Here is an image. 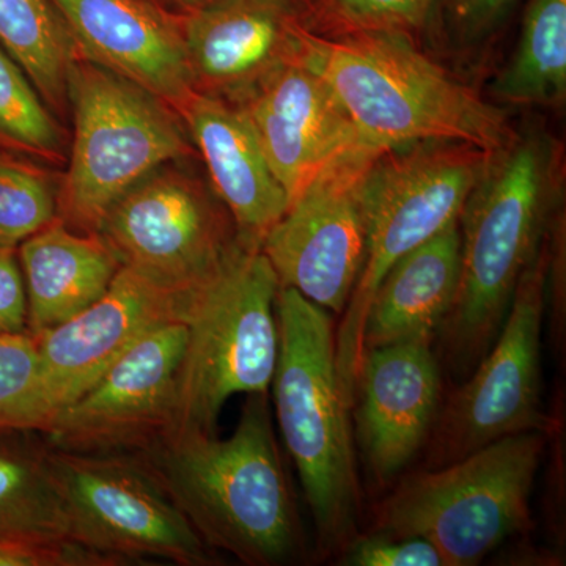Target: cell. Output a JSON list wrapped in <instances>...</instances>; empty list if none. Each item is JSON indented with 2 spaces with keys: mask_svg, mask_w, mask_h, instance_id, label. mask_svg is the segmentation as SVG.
I'll return each instance as SVG.
<instances>
[{
  "mask_svg": "<svg viewBox=\"0 0 566 566\" xmlns=\"http://www.w3.org/2000/svg\"><path fill=\"white\" fill-rule=\"evenodd\" d=\"M560 144L532 128L491 153L465 200L460 227V282L439 329L450 374L468 378L494 344L517 283L558 222Z\"/></svg>",
  "mask_w": 566,
  "mask_h": 566,
  "instance_id": "cell-1",
  "label": "cell"
},
{
  "mask_svg": "<svg viewBox=\"0 0 566 566\" xmlns=\"http://www.w3.org/2000/svg\"><path fill=\"white\" fill-rule=\"evenodd\" d=\"M245 397L230 438L172 430L134 455L214 553L248 566L293 565L304 556V531L270 395Z\"/></svg>",
  "mask_w": 566,
  "mask_h": 566,
  "instance_id": "cell-2",
  "label": "cell"
},
{
  "mask_svg": "<svg viewBox=\"0 0 566 566\" xmlns=\"http://www.w3.org/2000/svg\"><path fill=\"white\" fill-rule=\"evenodd\" d=\"M304 54L368 144L461 142L495 151L512 136L504 111L417 50L401 32L319 35L305 28Z\"/></svg>",
  "mask_w": 566,
  "mask_h": 566,
  "instance_id": "cell-3",
  "label": "cell"
},
{
  "mask_svg": "<svg viewBox=\"0 0 566 566\" xmlns=\"http://www.w3.org/2000/svg\"><path fill=\"white\" fill-rule=\"evenodd\" d=\"M279 356L271 397L286 452L314 517L319 556L340 554L359 535L360 485L329 311L292 289L275 301Z\"/></svg>",
  "mask_w": 566,
  "mask_h": 566,
  "instance_id": "cell-4",
  "label": "cell"
},
{
  "mask_svg": "<svg viewBox=\"0 0 566 566\" xmlns=\"http://www.w3.org/2000/svg\"><path fill=\"white\" fill-rule=\"evenodd\" d=\"M545 433L505 436L461 460L406 476L382 502L375 532L427 539L442 566H474L531 527Z\"/></svg>",
  "mask_w": 566,
  "mask_h": 566,
  "instance_id": "cell-5",
  "label": "cell"
},
{
  "mask_svg": "<svg viewBox=\"0 0 566 566\" xmlns=\"http://www.w3.org/2000/svg\"><path fill=\"white\" fill-rule=\"evenodd\" d=\"M69 102L73 137L59 216L76 232L96 233L111 205L136 182L197 153L169 104L82 54L71 65Z\"/></svg>",
  "mask_w": 566,
  "mask_h": 566,
  "instance_id": "cell-6",
  "label": "cell"
},
{
  "mask_svg": "<svg viewBox=\"0 0 566 566\" xmlns=\"http://www.w3.org/2000/svg\"><path fill=\"white\" fill-rule=\"evenodd\" d=\"M491 153L461 142H417L376 156L364 182L367 256L335 329L342 392L353 406L363 331L376 286L401 256L460 219Z\"/></svg>",
  "mask_w": 566,
  "mask_h": 566,
  "instance_id": "cell-7",
  "label": "cell"
},
{
  "mask_svg": "<svg viewBox=\"0 0 566 566\" xmlns=\"http://www.w3.org/2000/svg\"><path fill=\"white\" fill-rule=\"evenodd\" d=\"M279 289L264 253L240 244L193 292L174 430L218 433L223 406L234 395H270L279 356Z\"/></svg>",
  "mask_w": 566,
  "mask_h": 566,
  "instance_id": "cell-8",
  "label": "cell"
},
{
  "mask_svg": "<svg viewBox=\"0 0 566 566\" xmlns=\"http://www.w3.org/2000/svg\"><path fill=\"white\" fill-rule=\"evenodd\" d=\"M553 252L549 234L517 283L494 344L439 412L427 469L453 463L505 436L553 431L543 411L539 367Z\"/></svg>",
  "mask_w": 566,
  "mask_h": 566,
  "instance_id": "cell-9",
  "label": "cell"
},
{
  "mask_svg": "<svg viewBox=\"0 0 566 566\" xmlns=\"http://www.w3.org/2000/svg\"><path fill=\"white\" fill-rule=\"evenodd\" d=\"M186 161L142 178L111 205L96 230L122 268L180 294L207 285L240 245L210 181Z\"/></svg>",
  "mask_w": 566,
  "mask_h": 566,
  "instance_id": "cell-10",
  "label": "cell"
},
{
  "mask_svg": "<svg viewBox=\"0 0 566 566\" xmlns=\"http://www.w3.org/2000/svg\"><path fill=\"white\" fill-rule=\"evenodd\" d=\"M50 460L73 542L122 566L144 558L222 565L134 453L93 455L51 447Z\"/></svg>",
  "mask_w": 566,
  "mask_h": 566,
  "instance_id": "cell-11",
  "label": "cell"
},
{
  "mask_svg": "<svg viewBox=\"0 0 566 566\" xmlns=\"http://www.w3.org/2000/svg\"><path fill=\"white\" fill-rule=\"evenodd\" d=\"M381 148L349 153L323 170L264 238L262 251L281 289L342 314L367 256L364 182Z\"/></svg>",
  "mask_w": 566,
  "mask_h": 566,
  "instance_id": "cell-12",
  "label": "cell"
},
{
  "mask_svg": "<svg viewBox=\"0 0 566 566\" xmlns=\"http://www.w3.org/2000/svg\"><path fill=\"white\" fill-rule=\"evenodd\" d=\"M186 323H169L133 345L41 434L52 449L71 453H137L177 424L178 375Z\"/></svg>",
  "mask_w": 566,
  "mask_h": 566,
  "instance_id": "cell-13",
  "label": "cell"
},
{
  "mask_svg": "<svg viewBox=\"0 0 566 566\" xmlns=\"http://www.w3.org/2000/svg\"><path fill=\"white\" fill-rule=\"evenodd\" d=\"M192 293L180 294L122 268L91 307L41 335L40 430L95 385L144 335L186 323Z\"/></svg>",
  "mask_w": 566,
  "mask_h": 566,
  "instance_id": "cell-14",
  "label": "cell"
},
{
  "mask_svg": "<svg viewBox=\"0 0 566 566\" xmlns=\"http://www.w3.org/2000/svg\"><path fill=\"white\" fill-rule=\"evenodd\" d=\"M234 104L251 122L290 203L331 164L360 148L374 147L357 132L333 88L304 52Z\"/></svg>",
  "mask_w": 566,
  "mask_h": 566,
  "instance_id": "cell-15",
  "label": "cell"
},
{
  "mask_svg": "<svg viewBox=\"0 0 566 566\" xmlns=\"http://www.w3.org/2000/svg\"><path fill=\"white\" fill-rule=\"evenodd\" d=\"M441 363L433 345L405 342L365 349L352 415L354 441L379 486L415 461L441 405Z\"/></svg>",
  "mask_w": 566,
  "mask_h": 566,
  "instance_id": "cell-16",
  "label": "cell"
},
{
  "mask_svg": "<svg viewBox=\"0 0 566 566\" xmlns=\"http://www.w3.org/2000/svg\"><path fill=\"white\" fill-rule=\"evenodd\" d=\"M181 22L193 92L230 103L304 52L292 0H230Z\"/></svg>",
  "mask_w": 566,
  "mask_h": 566,
  "instance_id": "cell-17",
  "label": "cell"
},
{
  "mask_svg": "<svg viewBox=\"0 0 566 566\" xmlns=\"http://www.w3.org/2000/svg\"><path fill=\"white\" fill-rule=\"evenodd\" d=\"M81 54L180 114L193 95L181 18L151 0H50Z\"/></svg>",
  "mask_w": 566,
  "mask_h": 566,
  "instance_id": "cell-18",
  "label": "cell"
},
{
  "mask_svg": "<svg viewBox=\"0 0 566 566\" xmlns=\"http://www.w3.org/2000/svg\"><path fill=\"white\" fill-rule=\"evenodd\" d=\"M180 117L202 156L212 191L232 218L238 241L260 251L290 200L251 122L238 104L202 93H193Z\"/></svg>",
  "mask_w": 566,
  "mask_h": 566,
  "instance_id": "cell-19",
  "label": "cell"
},
{
  "mask_svg": "<svg viewBox=\"0 0 566 566\" xmlns=\"http://www.w3.org/2000/svg\"><path fill=\"white\" fill-rule=\"evenodd\" d=\"M460 243L457 221L387 271L365 315L364 352L405 342L434 344L455 301Z\"/></svg>",
  "mask_w": 566,
  "mask_h": 566,
  "instance_id": "cell-20",
  "label": "cell"
},
{
  "mask_svg": "<svg viewBox=\"0 0 566 566\" xmlns=\"http://www.w3.org/2000/svg\"><path fill=\"white\" fill-rule=\"evenodd\" d=\"M18 260L28 297V331L35 337L91 307L122 270L98 234L76 232L62 221L18 245Z\"/></svg>",
  "mask_w": 566,
  "mask_h": 566,
  "instance_id": "cell-21",
  "label": "cell"
},
{
  "mask_svg": "<svg viewBox=\"0 0 566 566\" xmlns=\"http://www.w3.org/2000/svg\"><path fill=\"white\" fill-rule=\"evenodd\" d=\"M51 447L29 428H0V538H70Z\"/></svg>",
  "mask_w": 566,
  "mask_h": 566,
  "instance_id": "cell-22",
  "label": "cell"
},
{
  "mask_svg": "<svg viewBox=\"0 0 566 566\" xmlns=\"http://www.w3.org/2000/svg\"><path fill=\"white\" fill-rule=\"evenodd\" d=\"M495 102L562 107L566 99V0H531L516 50L491 82Z\"/></svg>",
  "mask_w": 566,
  "mask_h": 566,
  "instance_id": "cell-23",
  "label": "cell"
},
{
  "mask_svg": "<svg viewBox=\"0 0 566 566\" xmlns=\"http://www.w3.org/2000/svg\"><path fill=\"white\" fill-rule=\"evenodd\" d=\"M0 46L24 70L52 112L65 118L70 70L81 51L50 0H0Z\"/></svg>",
  "mask_w": 566,
  "mask_h": 566,
  "instance_id": "cell-24",
  "label": "cell"
},
{
  "mask_svg": "<svg viewBox=\"0 0 566 566\" xmlns=\"http://www.w3.org/2000/svg\"><path fill=\"white\" fill-rule=\"evenodd\" d=\"M70 140L61 118L0 46V153L50 167L65 166Z\"/></svg>",
  "mask_w": 566,
  "mask_h": 566,
  "instance_id": "cell-25",
  "label": "cell"
},
{
  "mask_svg": "<svg viewBox=\"0 0 566 566\" xmlns=\"http://www.w3.org/2000/svg\"><path fill=\"white\" fill-rule=\"evenodd\" d=\"M61 182L50 166L0 153V248L18 249L61 221Z\"/></svg>",
  "mask_w": 566,
  "mask_h": 566,
  "instance_id": "cell-26",
  "label": "cell"
},
{
  "mask_svg": "<svg viewBox=\"0 0 566 566\" xmlns=\"http://www.w3.org/2000/svg\"><path fill=\"white\" fill-rule=\"evenodd\" d=\"M436 0H316L312 20L319 35L401 32L411 35L427 24Z\"/></svg>",
  "mask_w": 566,
  "mask_h": 566,
  "instance_id": "cell-27",
  "label": "cell"
},
{
  "mask_svg": "<svg viewBox=\"0 0 566 566\" xmlns=\"http://www.w3.org/2000/svg\"><path fill=\"white\" fill-rule=\"evenodd\" d=\"M40 379L35 335H0V428L40 430Z\"/></svg>",
  "mask_w": 566,
  "mask_h": 566,
  "instance_id": "cell-28",
  "label": "cell"
},
{
  "mask_svg": "<svg viewBox=\"0 0 566 566\" xmlns=\"http://www.w3.org/2000/svg\"><path fill=\"white\" fill-rule=\"evenodd\" d=\"M348 566H442L441 556L427 539L374 532L359 536L340 553Z\"/></svg>",
  "mask_w": 566,
  "mask_h": 566,
  "instance_id": "cell-29",
  "label": "cell"
},
{
  "mask_svg": "<svg viewBox=\"0 0 566 566\" xmlns=\"http://www.w3.org/2000/svg\"><path fill=\"white\" fill-rule=\"evenodd\" d=\"M0 566H122L69 538H0Z\"/></svg>",
  "mask_w": 566,
  "mask_h": 566,
  "instance_id": "cell-30",
  "label": "cell"
},
{
  "mask_svg": "<svg viewBox=\"0 0 566 566\" xmlns=\"http://www.w3.org/2000/svg\"><path fill=\"white\" fill-rule=\"evenodd\" d=\"M29 334L28 297L18 249L0 248V335Z\"/></svg>",
  "mask_w": 566,
  "mask_h": 566,
  "instance_id": "cell-31",
  "label": "cell"
},
{
  "mask_svg": "<svg viewBox=\"0 0 566 566\" xmlns=\"http://www.w3.org/2000/svg\"><path fill=\"white\" fill-rule=\"evenodd\" d=\"M516 0H444L450 21L465 39L485 35Z\"/></svg>",
  "mask_w": 566,
  "mask_h": 566,
  "instance_id": "cell-32",
  "label": "cell"
},
{
  "mask_svg": "<svg viewBox=\"0 0 566 566\" xmlns=\"http://www.w3.org/2000/svg\"><path fill=\"white\" fill-rule=\"evenodd\" d=\"M178 3L188 11V13H197V11L214 9V7L222 6V3L230 2V0H177Z\"/></svg>",
  "mask_w": 566,
  "mask_h": 566,
  "instance_id": "cell-33",
  "label": "cell"
}]
</instances>
